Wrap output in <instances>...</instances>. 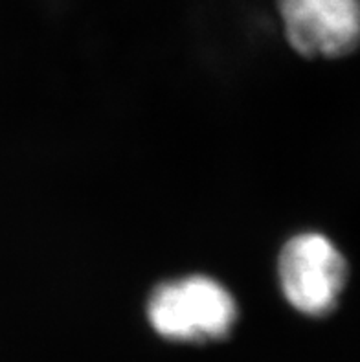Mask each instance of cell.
Segmentation results:
<instances>
[{"label":"cell","mask_w":360,"mask_h":362,"mask_svg":"<svg viewBox=\"0 0 360 362\" xmlns=\"http://www.w3.org/2000/svg\"><path fill=\"white\" fill-rule=\"evenodd\" d=\"M147 315L160 337L178 342L223 339L238 320L232 294L206 276L160 285L151 294Z\"/></svg>","instance_id":"obj_1"},{"label":"cell","mask_w":360,"mask_h":362,"mask_svg":"<svg viewBox=\"0 0 360 362\" xmlns=\"http://www.w3.org/2000/svg\"><path fill=\"white\" fill-rule=\"evenodd\" d=\"M347 281V263L337 245L322 234L294 235L279 256V284L287 302L307 317L337 308Z\"/></svg>","instance_id":"obj_2"},{"label":"cell","mask_w":360,"mask_h":362,"mask_svg":"<svg viewBox=\"0 0 360 362\" xmlns=\"http://www.w3.org/2000/svg\"><path fill=\"white\" fill-rule=\"evenodd\" d=\"M289 42L307 57H342L360 45V0H279Z\"/></svg>","instance_id":"obj_3"}]
</instances>
